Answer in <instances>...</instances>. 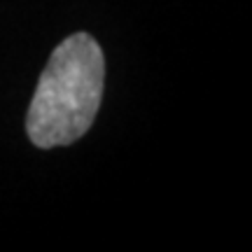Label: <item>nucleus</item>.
Returning a JSON list of instances; mask_svg holds the SVG:
<instances>
[{"instance_id":"1","label":"nucleus","mask_w":252,"mask_h":252,"mask_svg":"<svg viewBox=\"0 0 252 252\" xmlns=\"http://www.w3.org/2000/svg\"><path fill=\"white\" fill-rule=\"evenodd\" d=\"M105 84V59L89 33L56 47L40 75L26 115V133L40 150L72 145L96 119Z\"/></svg>"}]
</instances>
